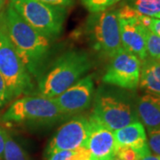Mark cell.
<instances>
[{
  "label": "cell",
  "instance_id": "obj_26",
  "mask_svg": "<svg viewBox=\"0 0 160 160\" xmlns=\"http://www.w3.org/2000/svg\"><path fill=\"white\" fill-rule=\"evenodd\" d=\"M140 160H160V156L149 154L148 156H145V157L142 158Z\"/></svg>",
  "mask_w": 160,
  "mask_h": 160
},
{
  "label": "cell",
  "instance_id": "obj_19",
  "mask_svg": "<svg viewBox=\"0 0 160 160\" xmlns=\"http://www.w3.org/2000/svg\"><path fill=\"white\" fill-rule=\"evenodd\" d=\"M146 50L148 57L160 59V36L154 34L148 29L146 31Z\"/></svg>",
  "mask_w": 160,
  "mask_h": 160
},
{
  "label": "cell",
  "instance_id": "obj_30",
  "mask_svg": "<svg viewBox=\"0 0 160 160\" xmlns=\"http://www.w3.org/2000/svg\"><path fill=\"white\" fill-rule=\"evenodd\" d=\"M89 160H91V159H89Z\"/></svg>",
  "mask_w": 160,
  "mask_h": 160
},
{
  "label": "cell",
  "instance_id": "obj_5",
  "mask_svg": "<svg viewBox=\"0 0 160 160\" xmlns=\"http://www.w3.org/2000/svg\"><path fill=\"white\" fill-rule=\"evenodd\" d=\"M67 117L59 109L53 99L42 95L25 96L14 101L2 116L7 123L48 125Z\"/></svg>",
  "mask_w": 160,
  "mask_h": 160
},
{
  "label": "cell",
  "instance_id": "obj_22",
  "mask_svg": "<svg viewBox=\"0 0 160 160\" xmlns=\"http://www.w3.org/2000/svg\"><path fill=\"white\" fill-rule=\"evenodd\" d=\"M117 158L120 160H140L141 157L137 151L129 146H120L118 147Z\"/></svg>",
  "mask_w": 160,
  "mask_h": 160
},
{
  "label": "cell",
  "instance_id": "obj_24",
  "mask_svg": "<svg viewBox=\"0 0 160 160\" xmlns=\"http://www.w3.org/2000/svg\"><path fill=\"white\" fill-rule=\"evenodd\" d=\"M38 1L46 3L48 5H52V6H62V7H65V8L71 6L74 2V0H38Z\"/></svg>",
  "mask_w": 160,
  "mask_h": 160
},
{
  "label": "cell",
  "instance_id": "obj_25",
  "mask_svg": "<svg viewBox=\"0 0 160 160\" xmlns=\"http://www.w3.org/2000/svg\"><path fill=\"white\" fill-rule=\"evenodd\" d=\"M6 131L0 126V160H4V150L6 142Z\"/></svg>",
  "mask_w": 160,
  "mask_h": 160
},
{
  "label": "cell",
  "instance_id": "obj_6",
  "mask_svg": "<svg viewBox=\"0 0 160 160\" xmlns=\"http://www.w3.org/2000/svg\"><path fill=\"white\" fill-rule=\"evenodd\" d=\"M91 116L112 132L138 120L137 112L127 100L105 88L96 92Z\"/></svg>",
  "mask_w": 160,
  "mask_h": 160
},
{
  "label": "cell",
  "instance_id": "obj_8",
  "mask_svg": "<svg viewBox=\"0 0 160 160\" xmlns=\"http://www.w3.org/2000/svg\"><path fill=\"white\" fill-rule=\"evenodd\" d=\"M142 62L139 58L123 49L111 58L102 81L105 84L126 90H135L139 86Z\"/></svg>",
  "mask_w": 160,
  "mask_h": 160
},
{
  "label": "cell",
  "instance_id": "obj_23",
  "mask_svg": "<svg viewBox=\"0 0 160 160\" xmlns=\"http://www.w3.org/2000/svg\"><path fill=\"white\" fill-rule=\"evenodd\" d=\"M9 102L7 96V88H6L5 80L0 73V108H2L6 103Z\"/></svg>",
  "mask_w": 160,
  "mask_h": 160
},
{
  "label": "cell",
  "instance_id": "obj_28",
  "mask_svg": "<svg viewBox=\"0 0 160 160\" xmlns=\"http://www.w3.org/2000/svg\"><path fill=\"white\" fill-rule=\"evenodd\" d=\"M155 18H158V19H160V14H158V15L157 17H155Z\"/></svg>",
  "mask_w": 160,
  "mask_h": 160
},
{
  "label": "cell",
  "instance_id": "obj_9",
  "mask_svg": "<svg viewBox=\"0 0 160 160\" xmlns=\"http://www.w3.org/2000/svg\"><path fill=\"white\" fill-rule=\"evenodd\" d=\"M118 11L122 46L126 51L136 55L141 62L148 57L146 50V31L139 20L140 14L122 5Z\"/></svg>",
  "mask_w": 160,
  "mask_h": 160
},
{
  "label": "cell",
  "instance_id": "obj_16",
  "mask_svg": "<svg viewBox=\"0 0 160 160\" xmlns=\"http://www.w3.org/2000/svg\"><path fill=\"white\" fill-rule=\"evenodd\" d=\"M123 5L144 16L157 17L160 14V0H123Z\"/></svg>",
  "mask_w": 160,
  "mask_h": 160
},
{
  "label": "cell",
  "instance_id": "obj_17",
  "mask_svg": "<svg viewBox=\"0 0 160 160\" xmlns=\"http://www.w3.org/2000/svg\"><path fill=\"white\" fill-rule=\"evenodd\" d=\"M4 160H30L26 151L6 132Z\"/></svg>",
  "mask_w": 160,
  "mask_h": 160
},
{
  "label": "cell",
  "instance_id": "obj_7",
  "mask_svg": "<svg viewBox=\"0 0 160 160\" xmlns=\"http://www.w3.org/2000/svg\"><path fill=\"white\" fill-rule=\"evenodd\" d=\"M87 33L93 47L109 58L124 48L121 43L118 14L117 10L92 13L86 23Z\"/></svg>",
  "mask_w": 160,
  "mask_h": 160
},
{
  "label": "cell",
  "instance_id": "obj_14",
  "mask_svg": "<svg viewBox=\"0 0 160 160\" xmlns=\"http://www.w3.org/2000/svg\"><path fill=\"white\" fill-rule=\"evenodd\" d=\"M137 116L147 129L160 126V94L147 92L137 102Z\"/></svg>",
  "mask_w": 160,
  "mask_h": 160
},
{
  "label": "cell",
  "instance_id": "obj_10",
  "mask_svg": "<svg viewBox=\"0 0 160 160\" xmlns=\"http://www.w3.org/2000/svg\"><path fill=\"white\" fill-rule=\"evenodd\" d=\"M90 132L89 118L78 117L69 120L59 127L54 135L46 146L45 156L62 150H73L81 147H86Z\"/></svg>",
  "mask_w": 160,
  "mask_h": 160
},
{
  "label": "cell",
  "instance_id": "obj_12",
  "mask_svg": "<svg viewBox=\"0 0 160 160\" xmlns=\"http://www.w3.org/2000/svg\"><path fill=\"white\" fill-rule=\"evenodd\" d=\"M90 132L86 149L91 154L92 160H115L118 145L114 132L102 125L91 115L89 117Z\"/></svg>",
  "mask_w": 160,
  "mask_h": 160
},
{
  "label": "cell",
  "instance_id": "obj_11",
  "mask_svg": "<svg viewBox=\"0 0 160 160\" xmlns=\"http://www.w3.org/2000/svg\"><path fill=\"white\" fill-rule=\"evenodd\" d=\"M93 92L92 77L86 76L52 99L63 114L69 116L87 109L92 101Z\"/></svg>",
  "mask_w": 160,
  "mask_h": 160
},
{
  "label": "cell",
  "instance_id": "obj_15",
  "mask_svg": "<svg viewBox=\"0 0 160 160\" xmlns=\"http://www.w3.org/2000/svg\"><path fill=\"white\" fill-rule=\"evenodd\" d=\"M139 86L149 92L160 94V60L147 57L141 65Z\"/></svg>",
  "mask_w": 160,
  "mask_h": 160
},
{
  "label": "cell",
  "instance_id": "obj_29",
  "mask_svg": "<svg viewBox=\"0 0 160 160\" xmlns=\"http://www.w3.org/2000/svg\"><path fill=\"white\" fill-rule=\"evenodd\" d=\"M115 160H120V159H118V158H116V159H115Z\"/></svg>",
  "mask_w": 160,
  "mask_h": 160
},
{
  "label": "cell",
  "instance_id": "obj_27",
  "mask_svg": "<svg viewBox=\"0 0 160 160\" xmlns=\"http://www.w3.org/2000/svg\"><path fill=\"white\" fill-rule=\"evenodd\" d=\"M6 1V0H0V12H1V11H2L3 8H4V6H5Z\"/></svg>",
  "mask_w": 160,
  "mask_h": 160
},
{
  "label": "cell",
  "instance_id": "obj_21",
  "mask_svg": "<svg viewBox=\"0 0 160 160\" xmlns=\"http://www.w3.org/2000/svg\"><path fill=\"white\" fill-rule=\"evenodd\" d=\"M148 144L155 155L160 156V126L148 130Z\"/></svg>",
  "mask_w": 160,
  "mask_h": 160
},
{
  "label": "cell",
  "instance_id": "obj_31",
  "mask_svg": "<svg viewBox=\"0 0 160 160\" xmlns=\"http://www.w3.org/2000/svg\"><path fill=\"white\" fill-rule=\"evenodd\" d=\"M159 60H160V59H159Z\"/></svg>",
  "mask_w": 160,
  "mask_h": 160
},
{
  "label": "cell",
  "instance_id": "obj_18",
  "mask_svg": "<svg viewBox=\"0 0 160 160\" xmlns=\"http://www.w3.org/2000/svg\"><path fill=\"white\" fill-rule=\"evenodd\" d=\"M91 154L86 147L73 150H62L50 155L47 160H89ZM92 160V159H91Z\"/></svg>",
  "mask_w": 160,
  "mask_h": 160
},
{
  "label": "cell",
  "instance_id": "obj_13",
  "mask_svg": "<svg viewBox=\"0 0 160 160\" xmlns=\"http://www.w3.org/2000/svg\"><path fill=\"white\" fill-rule=\"evenodd\" d=\"M113 132L118 147L129 146L137 151L141 158L151 154L148 144L147 133L141 121H134Z\"/></svg>",
  "mask_w": 160,
  "mask_h": 160
},
{
  "label": "cell",
  "instance_id": "obj_3",
  "mask_svg": "<svg viewBox=\"0 0 160 160\" xmlns=\"http://www.w3.org/2000/svg\"><path fill=\"white\" fill-rule=\"evenodd\" d=\"M0 73L7 88L8 101L20 95H28L34 89L31 75L6 33L0 19Z\"/></svg>",
  "mask_w": 160,
  "mask_h": 160
},
{
  "label": "cell",
  "instance_id": "obj_1",
  "mask_svg": "<svg viewBox=\"0 0 160 160\" xmlns=\"http://www.w3.org/2000/svg\"><path fill=\"white\" fill-rule=\"evenodd\" d=\"M0 19L6 33L29 73L38 79L51 49V39L40 34L9 4Z\"/></svg>",
  "mask_w": 160,
  "mask_h": 160
},
{
  "label": "cell",
  "instance_id": "obj_4",
  "mask_svg": "<svg viewBox=\"0 0 160 160\" xmlns=\"http://www.w3.org/2000/svg\"><path fill=\"white\" fill-rule=\"evenodd\" d=\"M9 4L27 23L40 34L52 39L62 33L66 8L38 0H9Z\"/></svg>",
  "mask_w": 160,
  "mask_h": 160
},
{
  "label": "cell",
  "instance_id": "obj_20",
  "mask_svg": "<svg viewBox=\"0 0 160 160\" xmlns=\"http://www.w3.org/2000/svg\"><path fill=\"white\" fill-rule=\"evenodd\" d=\"M121 0H82L83 5L92 13L108 10Z\"/></svg>",
  "mask_w": 160,
  "mask_h": 160
},
{
  "label": "cell",
  "instance_id": "obj_2",
  "mask_svg": "<svg viewBox=\"0 0 160 160\" xmlns=\"http://www.w3.org/2000/svg\"><path fill=\"white\" fill-rule=\"evenodd\" d=\"M92 62L83 50L65 52L54 61L51 68L38 79L40 95L55 98L73 86L91 69Z\"/></svg>",
  "mask_w": 160,
  "mask_h": 160
}]
</instances>
